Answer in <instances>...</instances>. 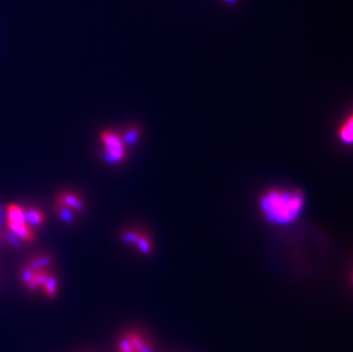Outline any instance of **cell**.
<instances>
[{"label":"cell","mask_w":353,"mask_h":352,"mask_svg":"<svg viewBox=\"0 0 353 352\" xmlns=\"http://www.w3.org/2000/svg\"><path fill=\"white\" fill-rule=\"evenodd\" d=\"M56 202L66 206L69 210L76 213V214L81 213L84 211V208H85V201H84L82 197L73 191L61 192L56 198Z\"/></svg>","instance_id":"cell-5"},{"label":"cell","mask_w":353,"mask_h":352,"mask_svg":"<svg viewBox=\"0 0 353 352\" xmlns=\"http://www.w3.org/2000/svg\"><path fill=\"white\" fill-rule=\"evenodd\" d=\"M352 117H349V119L344 122L340 128V138L344 143H351L352 142Z\"/></svg>","instance_id":"cell-12"},{"label":"cell","mask_w":353,"mask_h":352,"mask_svg":"<svg viewBox=\"0 0 353 352\" xmlns=\"http://www.w3.org/2000/svg\"><path fill=\"white\" fill-rule=\"evenodd\" d=\"M27 265L31 267L34 272L46 270V269L49 270V267L52 266V259L48 255L34 256L28 262Z\"/></svg>","instance_id":"cell-8"},{"label":"cell","mask_w":353,"mask_h":352,"mask_svg":"<svg viewBox=\"0 0 353 352\" xmlns=\"http://www.w3.org/2000/svg\"><path fill=\"white\" fill-rule=\"evenodd\" d=\"M0 220H2V212H0Z\"/></svg>","instance_id":"cell-15"},{"label":"cell","mask_w":353,"mask_h":352,"mask_svg":"<svg viewBox=\"0 0 353 352\" xmlns=\"http://www.w3.org/2000/svg\"><path fill=\"white\" fill-rule=\"evenodd\" d=\"M34 275H36V272H34L31 267L28 266L27 264L24 265L21 269V280L23 284L28 285L29 282H31L33 280Z\"/></svg>","instance_id":"cell-14"},{"label":"cell","mask_w":353,"mask_h":352,"mask_svg":"<svg viewBox=\"0 0 353 352\" xmlns=\"http://www.w3.org/2000/svg\"><path fill=\"white\" fill-rule=\"evenodd\" d=\"M6 226L7 230L22 242H30L36 239V232L27 222H12L6 220Z\"/></svg>","instance_id":"cell-4"},{"label":"cell","mask_w":353,"mask_h":352,"mask_svg":"<svg viewBox=\"0 0 353 352\" xmlns=\"http://www.w3.org/2000/svg\"><path fill=\"white\" fill-rule=\"evenodd\" d=\"M55 212L58 215L59 219L66 223H72L74 220V216H76V213L72 212L71 210H69L66 206H63L58 202L55 201Z\"/></svg>","instance_id":"cell-11"},{"label":"cell","mask_w":353,"mask_h":352,"mask_svg":"<svg viewBox=\"0 0 353 352\" xmlns=\"http://www.w3.org/2000/svg\"><path fill=\"white\" fill-rule=\"evenodd\" d=\"M118 352H153L151 341L140 332L123 334L117 344Z\"/></svg>","instance_id":"cell-3"},{"label":"cell","mask_w":353,"mask_h":352,"mask_svg":"<svg viewBox=\"0 0 353 352\" xmlns=\"http://www.w3.org/2000/svg\"><path fill=\"white\" fill-rule=\"evenodd\" d=\"M7 221L12 222H27L26 221V213L24 208L16 204H12L7 206Z\"/></svg>","instance_id":"cell-9"},{"label":"cell","mask_w":353,"mask_h":352,"mask_svg":"<svg viewBox=\"0 0 353 352\" xmlns=\"http://www.w3.org/2000/svg\"><path fill=\"white\" fill-rule=\"evenodd\" d=\"M123 142L126 143V146H133L137 142L138 137H140V131L136 127H131L123 132L121 135Z\"/></svg>","instance_id":"cell-13"},{"label":"cell","mask_w":353,"mask_h":352,"mask_svg":"<svg viewBox=\"0 0 353 352\" xmlns=\"http://www.w3.org/2000/svg\"><path fill=\"white\" fill-rule=\"evenodd\" d=\"M122 239L127 244L135 245L137 250L140 251L142 254H149L152 250V245L150 240L148 239V237L144 235L138 234L136 231H125V234L122 236Z\"/></svg>","instance_id":"cell-6"},{"label":"cell","mask_w":353,"mask_h":352,"mask_svg":"<svg viewBox=\"0 0 353 352\" xmlns=\"http://www.w3.org/2000/svg\"><path fill=\"white\" fill-rule=\"evenodd\" d=\"M43 289L49 299H54L57 295V279L55 275L51 274V276L48 277V279L45 282L43 286Z\"/></svg>","instance_id":"cell-10"},{"label":"cell","mask_w":353,"mask_h":352,"mask_svg":"<svg viewBox=\"0 0 353 352\" xmlns=\"http://www.w3.org/2000/svg\"><path fill=\"white\" fill-rule=\"evenodd\" d=\"M99 138L103 148V157L109 163H119L125 159L127 146L120 134L113 131H104Z\"/></svg>","instance_id":"cell-2"},{"label":"cell","mask_w":353,"mask_h":352,"mask_svg":"<svg viewBox=\"0 0 353 352\" xmlns=\"http://www.w3.org/2000/svg\"><path fill=\"white\" fill-rule=\"evenodd\" d=\"M304 201V195L298 190L272 189L261 197L260 206L267 222L285 225L298 219Z\"/></svg>","instance_id":"cell-1"},{"label":"cell","mask_w":353,"mask_h":352,"mask_svg":"<svg viewBox=\"0 0 353 352\" xmlns=\"http://www.w3.org/2000/svg\"><path fill=\"white\" fill-rule=\"evenodd\" d=\"M24 213H26V221L28 224L31 226H38L43 225L45 223V215L44 213L38 210L36 207H29L24 208Z\"/></svg>","instance_id":"cell-7"}]
</instances>
